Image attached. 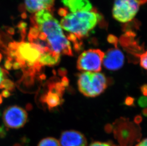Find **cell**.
Returning <instances> with one entry per match:
<instances>
[{
	"label": "cell",
	"mask_w": 147,
	"mask_h": 146,
	"mask_svg": "<svg viewBox=\"0 0 147 146\" xmlns=\"http://www.w3.org/2000/svg\"><path fill=\"white\" fill-rule=\"evenodd\" d=\"M9 73L7 72V70L0 67V86L1 85V83L5 79L6 76Z\"/></svg>",
	"instance_id": "ac0fdd59"
},
{
	"label": "cell",
	"mask_w": 147,
	"mask_h": 146,
	"mask_svg": "<svg viewBox=\"0 0 147 146\" xmlns=\"http://www.w3.org/2000/svg\"><path fill=\"white\" fill-rule=\"evenodd\" d=\"M1 119H3V118L1 119V115L0 113V134L3 135V134H4V127H3V120Z\"/></svg>",
	"instance_id": "44dd1931"
},
{
	"label": "cell",
	"mask_w": 147,
	"mask_h": 146,
	"mask_svg": "<svg viewBox=\"0 0 147 146\" xmlns=\"http://www.w3.org/2000/svg\"><path fill=\"white\" fill-rule=\"evenodd\" d=\"M138 103L139 106L142 108L147 107V97L142 96L139 98Z\"/></svg>",
	"instance_id": "2e32d148"
},
{
	"label": "cell",
	"mask_w": 147,
	"mask_h": 146,
	"mask_svg": "<svg viewBox=\"0 0 147 146\" xmlns=\"http://www.w3.org/2000/svg\"><path fill=\"white\" fill-rule=\"evenodd\" d=\"M114 48H110L104 54L103 64L104 67L109 70H118L123 66L124 56L121 50L115 45Z\"/></svg>",
	"instance_id": "9c48e42d"
},
{
	"label": "cell",
	"mask_w": 147,
	"mask_h": 146,
	"mask_svg": "<svg viewBox=\"0 0 147 146\" xmlns=\"http://www.w3.org/2000/svg\"><path fill=\"white\" fill-rule=\"evenodd\" d=\"M61 146H86L87 141L83 134L74 130L62 132L60 137Z\"/></svg>",
	"instance_id": "30bf717a"
},
{
	"label": "cell",
	"mask_w": 147,
	"mask_h": 146,
	"mask_svg": "<svg viewBox=\"0 0 147 146\" xmlns=\"http://www.w3.org/2000/svg\"><path fill=\"white\" fill-rule=\"evenodd\" d=\"M140 90L144 96L147 97V84H144L140 87Z\"/></svg>",
	"instance_id": "7402d4cb"
},
{
	"label": "cell",
	"mask_w": 147,
	"mask_h": 146,
	"mask_svg": "<svg viewBox=\"0 0 147 146\" xmlns=\"http://www.w3.org/2000/svg\"><path fill=\"white\" fill-rule=\"evenodd\" d=\"M104 54L103 52L98 49H90L84 51L78 58L77 68L83 72H100Z\"/></svg>",
	"instance_id": "5b68a950"
},
{
	"label": "cell",
	"mask_w": 147,
	"mask_h": 146,
	"mask_svg": "<svg viewBox=\"0 0 147 146\" xmlns=\"http://www.w3.org/2000/svg\"><path fill=\"white\" fill-rule=\"evenodd\" d=\"M62 3L71 13L93 9L89 0H62Z\"/></svg>",
	"instance_id": "7c38bea8"
},
{
	"label": "cell",
	"mask_w": 147,
	"mask_h": 146,
	"mask_svg": "<svg viewBox=\"0 0 147 146\" xmlns=\"http://www.w3.org/2000/svg\"><path fill=\"white\" fill-rule=\"evenodd\" d=\"M3 97L1 96V94H0V105L3 102Z\"/></svg>",
	"instance_id": "484cf974"
},
{
	"label": "cell",
	"mask_w": 147,
	"mask_h": 146,
	"mask_svg": "<svg viewBox=\"0 0 147 146\" xmlns=\"http://www.w3.org/2000/svg\"><path fill=\"white\" fill-rule=\"evenodd\" d=\"M143 114L144 116H147V108H145L143 110Z\"/></svg>",
	"instance_id": "d4e9b609"
},
{
	"label": "cell",
	"mask_w": 147,
	"mask_h": 146,
	"mask_svg": "<svg viewBox=\"0 0 147 146\" xmlns=\"http://www.w3.org/2000/svg\"><path fill=\"white\" fill-rule=\"evenodd\" d=\"M147 0H115L113 8V16L120 22L131 21L139 11L140 4Z\"/></svg>",
	"instance_id": "277c9868"
},
{
	"label": "cell",
	"mask_w": 147,
	"mask_h": 146,
	"mask_svg": "<svg viewBox=\"0 0 147 146\" xmlns=\"http://www.w3.org/2000/svg\"><path fill=\"white\" fill-rule=\"evenodd\" d=\"M134 99L132 97H128L125 100V103L127 105L131 106L134 104Z\"/></svg>",
	"instance_id": "d6986e66"
},
{
	"label": "cell",
	"mask_w": 147,
	"mask_h": 146,
	"mask_svg": "<svg viewBox=\"0 0 147 146\" xmlns=\"http://www.w3.org/2000/svg\"><path fill=\"white\" fill-rule=\"evenodd\" d=\"M3 120L4 125L9 128H21L28 120V114L22 108L17 105L9 106L4 111Z\"/></svg>",
	"instance_id": "8992f818"
},
{
	"label": "cell",
	"mask_w": 147,
	"mask_h": 146,
	"mask_svg": "<svg viewBox=\"0 0 147 146\" xmlns=\"http://www.w3.org/2000/svg\"><path fill=\"white\" fill-rule=\"evenodd\" d=\"M1 96L4 98H7L9 97L11 95V94L10 91L7 90H4L2 92L1 94Z\"/></svg>",
	"instance_id": "ffe728a7"
},
{
	"label": "cell",
	"mask_w": 147,
	"mask_h": 146,
	"mask_svg": "<svg viewBox=\"0 0 147 146\" xmlns=\"http://www.w3.org/2000/svg\"><path fill=\"white\" fill-rule=\"evenodd\" d=\"M14 146H21V145H20L19 144H16V145H14Z\"/></svg>",
	"instance_id": "83f0119b"
},
{
	"label": "cell",
	"mask_w": 147,
	"mask_h": 146,
	"mask_svg": "<svg viewBox=\"0 0 147 146\" xmlns=\"http://www.w3.org/2000/svg\"><path fill=\"white\" fill-rule=\"evenodd\" d=\"M67 13L61 19L60 25L62 29L69 32L67 38L72 42L74 49L80 51L82 46L81 40L89 35L102 19V16L94 9Z\"/></svg>",
	"instance_id": "7a4b0ae2"
},
{
	"label": "cell",
	"mask_w": 147,
	"mask_h": 146,
	"mask_svg": "<svg viewBox=\"0 0 147 146\" xmlns=\"http://www.w3.org/2000/svg\"><path fill=\"white\" fill-rule=\"evenodd\" d=\"M38 146H61L57 139L52 137L45 138L40 141Z\"/></svg>",
	"instance_id": "4fadbf2b"
},
{
	"label": "cell",
	"mask_w": 147,
	"mask_h": 146,
	"mask_svg": "<svg viewBox=\"0 0 147 146\" xmlns=\"http://www.w3.org/2000/svg\"><path fill=\"white\" fill-rule=\"evenodd\" d=\"M48 87V92L41 97V102L51 110L63 104L64 90L56 80L50 81Z\"/></svg>",
	"instance_id": "ba28073f"
},
{
	"label": "cell",
	"mask_w": 147,
	"mask_h": 146,
	"mask_svg": "<svg viewBox=\"0 0 147 146\" xmlns=\"http://www.w3.org/2000/svg\"><path fill=\"white\" fill-rule=\"evenodd\" d=\"M136 146H147V138L143 139Z\"/></svg>",
	"instance_id": "603a6c76"
},
{
	"label": "cell",
	"mask_w": 147,
	"mask_h": 146,
	"mask_svg": "<svg viewBox=\"0 0 147 146\" xmlns=\"http://www.w3.org/2000/svg\"><path fill=\"white\" fill-rule=\"evenodd\" d=\"M140 65L142 68L147 70V50L139 56Z\"/></svg>",
	"instance_id": "9a60e30c"
},
{
	"label": "cell",
	"mask_w": 147,
	"mask_h": 146,
	"mask_svg": "<svg viewBox=\"0 0 147 146\" xmlns=\"http://www.w3.org/2000/svg\"><path fill=\"white\" fill-rule=\"evenodd\" d=\"M2 58H3V56H2V55H1V53H0V62H1V61Z\"/></svg>",
	"instance_id": "4316f807"
},
{
	"label": "cell",
	"mask_w": 147,
	"mask_h": 146,
	"mask_svg": "<svg viewBox=\"0 0 147 146\" xmlns=\"http://www.w3.org/2000/svg\"><path fill=\"white\" fill-rule=\"evenodd\" d=\"M55 0H25V6L27 11L35 13L42 10L50 11L54 5Z\"/></svg>",
	"instance_id": "8fae6325"
},
{
	"label": "cell",
	"mask_w": 147,
	"mask_h": 146,
	"mask_svg": "<svg viewBox=\"0 0 147 146\" xmlns=\"http://www.w3.org/2000/svg\"><path fill=\"white\" fill-rule=\"evenodd\" d=\"M0 89H5V90L10 91H13L15 89L14 83L11 80L8 79H5L1 85L0 86Z\"/></svg>",
	"instance_id": "5bb4252c"
},
{
	"label": "cell",
	"mask_w": 147,
	"mask_h": 146,
	"mask_svg": "<svg viewBox=\"0 0 147 146\" xmlns=\"http://www.w3.org/2000/svg\"><path fill=\"white\" fill-rule=\"evenodd\" d=\"M89 146H117L111 142H103L96 141L91 144Z\"/></svg>",
	"instance_id": "e0dca14e"
},
{
	"label": "cell",
	"mask_w": 147,
	"mask_h": 146,
	"mask_svg": "<svg viewBox=\"0 0 147 146\" xmlns=\"http://www.w3.org/2000/svg\"><path fill=\"white\" fill-rule=\"evenodd\" d=\"M108 82L106 76L99 72H83L78 75L79 90L89 97L97 96L103 92L108 86Z\"/></svg>",
	"instance_id": "3957f363"
},
{
	"label": "cell",
	"mask_w": 147,
	"mask_h": 146,
	"mask_svg": "<svg viewBox=\"0 0 147 146\" xmlns=\"http://www.w3.org/2000/svg\"><path fill=\"white\" fill-rule=\"evenodd\" d=\"M29 42L34 44L42 55L61 59V55L72 56L71 46L60 23L48 10H42L31 17Z\"/></svg>",
	"instance_id": "6da1fadb"
},
{
	"label": "cell",
	"mask_w": 147,
	"mask_h": 146,
	"mask_svg": "<svg viewBox=\"0 0 147 146\" xmlns=\"http://www.w3.org/2000/svg\"><path fill=\"white\" fill-rule=\"evenodd\" d=\"M114 133L121 141H128L132 136L140 135V128L136 123L130 121L128 119H118L113 124Z\"/></svg>",
	"instance_id": "52a82bcc"
},
{
	"label": "cell",
	"mask_w": 147,
	"mask_h": 146,
	"mask_svg": "<svg viewBox=\"0 0 147 146\" xmlns=\"http://www.w3.org/2000/svg\"><path fill=\"white\" fill-rule=\"evenodd\" d=\"M142 117L140 116H136L134 119V123H136V124H138L142 121Z\"/></svg>",
	"instance_id": "cb8c5ba5"
}]
</instances>
